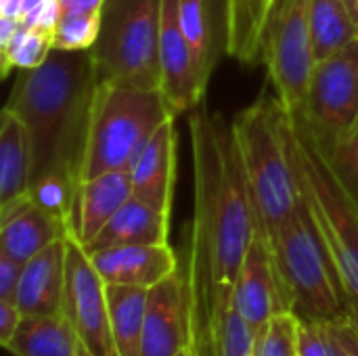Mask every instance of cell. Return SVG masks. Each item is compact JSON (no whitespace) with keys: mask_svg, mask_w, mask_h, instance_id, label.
Instances as JSON below:
<instances>
[{"mask_svg":"<svg viewBox=\"0 0 358 356\" xmlns=\"http://www.w3.org/2000/svg\"><path fill=\"white\" fill-rule=\"evenodd\" d=\"M193 157V222L187 279L193 304V350L212 356L214 327L233 302L258 216L233 126L203 103L189 111Z\"/></svg>","mask_w":358,"mask_h":356,"instance_id":"cell-1","label":"cell"},{"mask_svg":"<svg viewBox=\"0 0 358 356\" xmlns=\"http://www.w3.org/2000/svg\"><path fill=\"white\" fill-rule=\"evenodd\" d=\"M99 84L90 50H55L36 69L19 71L6 109L15 111L31 143V183L59 174L82 183L92 101Z\"/></svg>","mask_w":358,"mask_h":356,"instance_id":"cell-2","label":"cell"},{"mask_svg":"<svg viewBox=\"0 0 358 356\" xmlns=\"http://www.w3.org/2000/svg\"><path fill=\"white\" fill-rule=\"evenodd\" d=\"M252 201L258 231L268 239L300 206L285 136V109L281 101L260 99L231 122Z\"/></svg>","mask_w":358,"mask_h":356,"instance_id":"cell-3","label":"cell"},{"mask_svg":"<svg viewBox=\"0 0 358 356\" xmlns=\"http://www.w3.org/2000/svg\"><path fill=\"white\" fill-rule=\"evenodd\" d=\"M176 115L178 111L159 88L99 80L90 111L82 180L105 172H130L155 130Z\"/></svg>","mask_w":358,"mask_h":356,"instance_id":"cell-4","label":"cell"},{"mask_svg":"<svg viewBox=\"0 0 358 356\" xmlns=\"http://www.w3.org/2000/svg\"><path fill=\"white\" fill-rule=\"evenodd\" d=\"M285 136L300 199L331 256L346 294L358 296V212L334 178L300 113L285 111Z\"/></svg>","mask_w":358,"mask_h":356,"instance_id":"cell-5","label":"cell"},{"mask_svg":"<svg viewBox=\"0 0 358 356\" xmlns=\"http://www.w3.org/2000/svg\"><path fill=\"white\" fill-rule=\"evenodd\" d=\"M268 245L294 315L329 321L346 313V290L302 199L292 218L268 237Z\"/></svg>","mask_w":358,"mask_h":356,"instance_id":"cell-6","label":"cell"},{"mask_svg":"<svg viewBox=\"0 0 358 356\" xmlns=\"http://www.w3.org/2000/svg\"><path fill=\"white\" fill-rule=\"evenodd\" d=\"M162 0H105L101 34L90 48L99 80L159 88Z\"/></svg>","mask_w":358,"mask_h":356,"instance_id":"cell-7","label":"cell"},{"mask_svg":"<svg viewBox=\"0 0 358 356\" xmlns=\"http://www.w3.org/2000/svg\"><path fill=\"white\" fill-rule=\"evenodd\" d=\"M264 63L283 109L300 113L315 67L310 0H277L268 21Z\"/></svg>","mask_w":358,"mask_h":356,"instance_id":"cell-8","label":"cell"},{"mask_svg":"<svg viewBox=\"0 0 358 356\" xmlns=\"http://www.w3.org/2000/svg\"><path fill=\"white\" fill-rule=\"evenodd\" d=\"M304 124L317 141H334L358 122V38L313 67Z\"/></svg>","mask_w":358,"mask_h":356,"instance_id":"cell-9","label":"cell"},{"mask_svg":"<svg viewBox=\"0 0 358 356\" xmlns=\"http://www.w3.org/2000/svg\"><path fill=\"white\" fill-rule=\"evenodd\" d=\"M67 285L63 317L69 321L82 356H117L111 336L107 283L96 273L84 243L69 231L67 237Z\"/></svg>","mask_w":358,"mask_h":356,"instance_id":"cell-10","label":"cell"},{"mask_svg":"<svg viewBox=\"0 0 358 356\" xmlns=\"http://www.w3.org/2000/svg\"><path fill=\"white\" fill-rule=\"evenodd\" d=\"M193 346V304L185 271L153 285L147 294L143 356H176Z\"/></svg>","mask_w":358,"mask_h":356,"instance_id":"cell-11","label":"cell"},{"mask_svg":"<svg viewBox=\"0 0 358 356\" xmlns=\"http://www.w3.org/2000/svg\"><path fill=\"white\" fill-rule=\"evenodd\" d=\"M233 306L256 336L266 329L275 315L289 311L279 283L268 239L260 231L256 233L237 275Z\"/></svg>","mask_w":358,"mask_h":356,"instance_id":"cell-12","label":"cell"},{"mask_svg":"<svg viewBox=\"0 0 358 356\" xmlns=\"http://www.w3.org/2000/svg\"><path fill=\"white\" fill-rule=\"evenodd\" d=\"M159 71V90L178 113L191 111L203 103L208 84L199 76L193 48L180 27L178 0H162Z\"/></svg>","mask_w":358,"mask_h":356,"instance_id":"cell-13","label":"cell"},{"mask_svg":"<svg viewBox=\"0 0 358 356\" xmlns=\"http://www.w3.org/2000/svg\"><path fill=\"white\" fill-rule=\"evenodd\" d=\"M107 285H132L151 290L178 271V258L170 243L115 245L88 252Z\"/></svg>","mask_w":358,"mask_h":356,"instance_id":"cell-14","label":"cell"},{"mask_svg":"<svg viewBox=\"0 0 358 356\" xmlns=\"http://www.w3.org/2000/svg\"><path fill=\"white\" fill-rule=\"evenodd\" d=\"M174 120L176 118H170L155 130L130 168L132 193L166 214H172V197L176 185L178 134Z\"/></svg>","mask_w":358,"mask_h":356,"instance_id":"cell-15","label":"cell"},{"mask_svg":"<svg viewBox=\"0 0 358 356\" xmlns=\"http://www.w3.org/2000/svg\"><path fill=\"white\" fill-rule=\"evenodd\" d=\"M67 237V235H65ZM59 239L23 264L15 302L25 317L63 315L67 285V241Z\"/></svg>","mask_w":358,"mask_h":356,"instance_id":"cell-16","label":"cell"},{"mask_svg":"<svg viewBox=\"0 0 358 356\" xmlns=\"http://www.w3.org/2000/svg\"><path fill=\"white\" fill-rule=\"evenodd\" d=\"M67 233L69 225L48 214L29 195L0 208V252L21 264Z\"/></svg>","mask_w":358,"mask_h":356,"instance_id":"cell-17","label":"cell"},{"mask_svg":"<svg viewBox=\"0 0 358 356\" xmlns=\"http://www.w3.org/2000/svg\"><path fill=\"white\" fill-rule=\"evenodd\" d=\"M130 197V172H105L82 180L76 193L69 231L86 245Z\"/></svg>","mask_w":358,"mask_h":356,"instance_id":"cell-18","label":"cell"},{"mask_svg":"<svg viewBox=\"0 0 358 356\" xmlns=\"http://www.w3.org/2000/svg\"><path fill=\"white\" fill-rule=\"evenodd\" d=\"M170 214L145 204L134 193L109 218V222L84 245L86 252H99L115 245L170 243Z\"/></svg>","mask_w":358,"mask_h":356,"instance_id":"cell-19","label":"cell"},{"mask_svg":"<svg viewBox=\"0 0 358 356\" xmlns=\"http://www.w3.org/2000/svg\"><path fill=\"white\" fill-rule=\"evenodd\" d=\"M277 0H224L227 52L243 65L266 61V31Z\"/></svg>","mask_w":358,"mask_h":356,"instance_id":"cell-20","label":"cell"},{"mask_svg":"<svg viewBox=\"0 0 358 356\" xmlns=\"http://www.w3.org/2000/svg\"><path fill=\"white\" fill-rule=\"evenodd\" d=\"M31 187V143L23 120L2 109L0 122V208L29 195Z\"/></svg>","mask_w":358,"mask_h":356,"instance_id":"cell-21","label":"cell"},{"mask_svg":"<svg viewBox=\"0 0 358 356\" xmlns=\"http://www.w3.org/2000/svg\"><path fill=\"white\" fill-rule=\"evenodd\" d=\"M10 356H82L80 342L63 315L25 317L4 348Z\"/></svg>","mask_w":358,"mask_h":356,"instance_id":"cell-22","label":"cell"},{"mask_svg":"<svg viewBox=\"0 0 358 356\" xmlns=\"http://www.w3.org/2000/svg\"><path fill=\"white\" fill-rule=\"evenodd\" d=\"M147 294L149 290L145 287L107 285L111 336L117 356H143Z\"/></svg>","mask_w":358,"mask_h":356,"instance_id":"cell-23","label":"cell"},{"mask_svg":"<svg viewBox=\"0 0 358 356\" xmlns=\"http://www.w3.org/2000/svg\"><path fill=\"white\" fill-rule=\"evenodd\" d=\"M315 63L358 38V19L346 0H310Z\"/></svg>","mask_w":358,"mask_h":356,"instance_id":"cell-24","label":"cell"},{"mask_svg":"<svg viewBox=\"0 0 358 356\" xmlns=\"http://www.w3.org/2000/svg\"><path fill=\"white\" fill-rule=\"evenodd\" d=\"M180 27L193 48V57L201 80L208 84L216 65V40H214V8L212 0H178Z\"/></svg>","mask_w":358,"mask_h":356,"instance_id":"cell-25","label":"cell"},{"mask_svg":"<svg viewBox=\"0 0 358 356\" xmlns=\"http://www.w3.org/2000/svg\"><path fill=\"white\" fill-rule=\"evenodd\" d=\"M313 134V132H310ZM315 138V136H313ZM334 178L358 212V122L334 141H317Z\"/></svg>","mask_w":358,"mask_h":356,"instance_id":"cell-26","label":"cell"},{"mask_svg":"<svg viewBox=\"0 0 358 356\" xmlns=\"http://www.w3.org/2000/svg\"><path fill=\"white\" fill-rule=\"evenodd\" d=\"M50 52H52V34L23 25L8 44L0 46L2 78H6L13 69L27 71L40 67L50 57Z\"/></svg>","mask_w":358,"mask_h":356,"instance_id":"cell-27","label":"cell"},{"mask_svg":"<svg viewBox=\"0 0 358 356\" xmlns=\"http://www.w3.org/2000/svg\"><path fill=\"white\" fill-rule=\"evenodd\" d=\"M254 348L256 334L231 302L216 321L212 356H254Z\"/></svg>","mask_w":358,"mask_h":356,"instance_id":"cell-28","label":"cell"},{"mask_svg":"<svg viewBox=\"0 0 358 356\" xmlns=\"http://www.w3.org/2000/svg\"><path fill=\"white\" fill-rule=\"evenodd\" d=\"M254 356H298V315L285 311L256 336Z\"/></svg>","mask_w":358,"mask_h":356,"instance_id":"cell-29","label":"cell"},{"mask_svg":"<svg viewBox=\"0 0 358 356\" xmlns=\"http://www.w3.org/2000/svg\"><path fill=\"white\" fill-rule=\"evenodd\" d=\"M103 15H63L55 27V50H90L101 34Z\"/></svg>","mask_w":358,"mask_h":356,"instance_id":"cell-30","label":"cell"},{"mask_svg":"<svg viewBox=\"0 0 358 356\" xmlns=\"http://www.w3.org/2000/svg\"><path fill=\"white\" fill-rule=\"evenodd\" d=\"M329 336V356H358V332L348 315L325 321Z\"/></svg>","mask_w":358,"mask_h":356,"instance_id":"cell-31","label":"cell"},{"mask_svg":"<svg viewBox=\"0 0 358 356\" xmlns=\"http://www.w3.org/2000/svg\"><path fill=\"white\" fill-rule=\"evenodd\" d=\"M298 356H329V336L325 321L298 317Z\"/></svg>","mask_w":358,"mask_h":356,"instance_id":"cell-32","label":"cell"},{"mask_svg":"<svg viewBox=\"0 0 358 356\" xmlns=\"http://www.w3.org/2000/svg\"><path fill=\"white\" fill-rule=\"evenodd\" d=\"M23 264L0 252V300H15Z\"/></svg>","mask_w":358,"mask_h":356,"instance_id":"cell-33","label":"cell"},{"mask_svg":"<svg viewBox=\"0 0 358 356\" xmlns=\"http://www.w3.org/2000/svg\"><path fill=\"white\" fill-rule=\"evenodd\" d=\"M23 321V313L19 311L15 300H0V346L6 348L15 334L19 332V325Z\"/></svg>","mask_w":358,"mask_h":356,"instance_id":"cell-34","label":"cell"},{"mask_svg":"<svg viewBox=\"0 0 358 356\" xmlns=\"http://www.w3.org/2000/svg\"><path fill=\"white\" fill-rule=\"evenodd\" d=\"M63 15H103L105 0H57Z\"/></svg>","mask_w":358,"mask_h":356,"instance_id":"cell-35","label":"cell"},{"mask_svg":"<svg viewBox=\"0 0 358 356\" xmlns=\"http://www.w3.org/2000/svg\"><path fill=\"white\" fill-rule=\"evenodd\" d=\"M23 27L21 19L15 17H0V46L8 44L13 40V36Z\"/></svg>","mask_w":358,"mask_h":356,"instance_id":"cell-36","label":"cell"},{"mask_svg":"<svg viewBox=\"0 0 358 356\" xmlns=\"http://www.w3.org/2000/svg\"><path fill=\"white\" fill-rule=\"evenodd\" d=\"M23 0H0V17H15L21 19Z\"/></svg>","mask_w":358,"mask_h":356,"instance_id":"cell-37","label":"cell"},{"mask_svg":"<svg viewBox=\"0 0 358 356\" xmlns=\"http://www.w3.org/2000/svg\"><path fill=\"white\" fill-rule=\"evenodd\" d=\"M346 315L358 332V296L355 294H346Z\"/></svg>","mask_w":358,"mask_h":356,"instance_id":"cell-38","label":"cell"},{"mask_svg":"<svg viewBox=\"0 0 358 356\" xmlns=\"http://www.w3.org/2000/svg\"><path fill=\"white\" fill-rule=\"evenodd\" d=\"M176 356H197V355H195V350H193V346H191V348H187V350H182L180 355H176Z\"/></svg>","mask_w":358,"mask_h":356,"instance_id":"cell-39","label":"cell"}]
</instances>
